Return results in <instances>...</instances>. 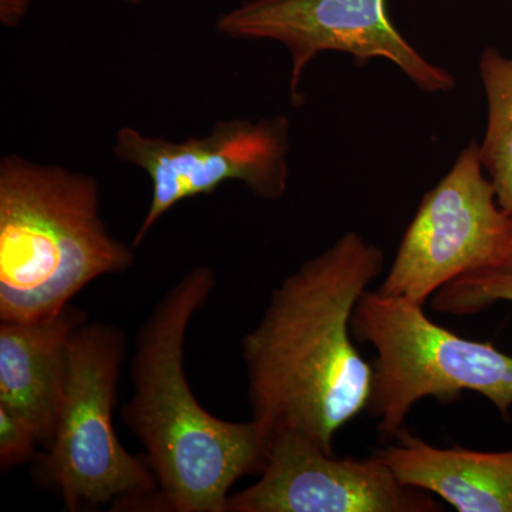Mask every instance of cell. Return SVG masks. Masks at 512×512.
Masks as SVG:
<instances>
[{
	"mask_svg": "<svg viewBox=\"0 0 512 512\" xmlns=\"http://www.w3.org/2000/svg\"><path fill=\"white\" fill-rule=\"evenodd\" d=\"M86 320L70 303L52 318L0 323V406L28 421L45 448L59 421L70 336Z\"/></svg>",
	"mask_w": 512,
	"mask_h": 512,
	"instance_id": "obj_10",
	"label": "cell"
},
{
	"mask_svg": "<svg viewBox=\"0 0 512 512\" xmlns=\"http://www.w3.org/2000/svg\"><path fill=\"white\" fill-rule=\"evenodd\" d=\"M352 332L357 343L376 350L367 412L384 436L404 429L421 400L453 403L466 392L480 394L511 419L512 356L443 328L424 305L367 291L353 313Z\"/></svg>",
	"mask_w": 512,
	"mask_h": 512,
	"instance_id": "obj_5",
	"label": "cell"
},
{
	"mask_svg": "<svg viewBox=\"0 0 512 512\" xmlns=\"http://www.w3.org/2000/svg\"><path fill=\"white\" fill-rule=\"evenodd\" d=\"M434 495L403 484L382 457H335L295 433L272 437L258 481L227 512H439Z\"/></svg>",
	"mask_w": 512,
	"mask_h": 512,
	"instance_id": "obj_9",
	"label": "cell"
},
{
	"mask_svg": "<svg viewBox=\"0 0 512 512\" xmlns=\"http://www.w3.org/2000/svg\"><path fill=\"white\" fill-rule=\"evenodd\" d=\"M214 288L211 268L190 269L154 306L137 336L133 396L121 416L157 478L151 511L227 512L232 485L261 474L268 458L271 439L256 421L212 416L185 376L188 328Z\"/></svg>",
	"mask_w": 512,
	"mask_h": 512,
	"instance_id": "obj_2",
	"label": "cell"
},
{
	"mask_svg": "<svg viewBox=\"0 0 512 512\" xmlns=\"http://www.w3.org/2000/svg\"><path fill=\"white\" fill-rule=\"evenodd\" d=\"M478 70L487 100V126L478 144L481 164L501 207L512 214V56L485 47Z\"/></svg>",
	"mask_w": 512,
	"mask_h": 512,
	"instance_id": "obj_12",
	"label": "cell"
},
{
	"mask_svg": "<svg viewBox=\"0 0 512 512\" xmlns=\"http://www.w3.org/2000/svg\"><path fill=\"white\" fill-rule=\"evenodd\" d=\"M376 450L403 484L439 497L458 512H512V450L436 447L404 427Z\"/></svg>",
	"mask_w": 512,
	"mask_h": 512,
	"instance_id": "obj_11",
	"label": "cell"
},
{
	"mask_svg": "<svg viewBox=\"0 0 512 512\" xmlns=\"http://www.w3.org/2000/svg\"><path fill=\"white\" fill-rule=\"evenodd\" d=\"M126 357L120 326L86 322L73 330L69 372L59 421L37 474L67 511L113 504L151 511L157 478L143 458L131 456L114 431L113 412Z\"/></svg>",
	"mask_w": 512,
	"mask_h": 512,
	"instance_id": "obj_4",
	"label": "cell"
},
{
	"mask_svg": "<svg viewBox=\"0 0 512 512\" xmlns=\"http://www.w3.org/2000/svg\"><path fill=\"white\" fill-rule=\"evenodd\" d=\"M217 29L232 39L274 40L291 56V100L303 73L322 53L350 55L357 64L380 59L392 63L424 93H448L456 79L431 63L397 30L386 0H249L222 15Z\"/></svg>",
	"mask_w": 512,
	"mask_h": 512,
	"instance_id": "obj_8",
	"label": "cell"
},
{
	"mask_svg": "<svg viewBox=\"0 0 512 512\" xmlns=\"http://www.w3.org/2000/svg\"><path fill=\"white\" fill-rule=\"evenodd\" d=\"M127 3H131V5H140L143 0H126Z\"/></svg>",
	"mask_w": 512,
	"mask_h": 512,
	"instance_id": "obj_15",
	"label": "cell"
},
{
	"mask_svg": "<svg viewBox=\"0 0 512 512\" xmlns=\"http://www.w3.org/2000/svg\"><path fill=\"white\" fill-rule=\"evenodd\" d=\"M498 302L512 303V241L494 264L454 279L431 296V308L444 315L471 316Z\"/></svg>",
	"mask_w": 512,
	"mask_h": 512,
	"instance_id": "obj_13",
	"label": "cell"
},
{
	"mask_svg": "<svg viewBox=\"0 0 512 512\" xmlns=\"http://www.w3.org/2000/svg\"><path fill=\"white\" fill-rule=\"evenodd\" d=\"M289 133L286 116L218 121L208 136L183 141L120 128L114 156L141 168L151 181L150 207L131 245L140 247L175 205L212 194L228 181H241L262 200L282 198L289 180Z\"/></svg>",
	"mask_w": 512,
	"mask_h": 512,
	"instance_id": "obj_7",
	"label": "cell"
},
{
	"mask_svg": "<svg viewBox=\"0 0 512 512\" xmlns=\"http://www.w3.org/2000/svg\"><path fill=\"white\" fill-rule=\"evenodd\" d=\"M512 241V214L501 207L471 141L424 194L377 292L426 305L460 276L494 264Z\"/></svg>",
	"mask_w": 512,
	"mask_h": 512,
	"instance_id": "obj_6",
	"label": "cell"
},
{
	"mask_svg": "<svg viewBox=\"0 0 512 512\" xmlns=\"http://www.w3.org/2000/svg\"><path fill=\"white\" fill-rule=\"evenodd\" d=\"M384 264L382 248L350 231L272 291L242 339L252 420L269 439L295 433L333 453L336 434L367 412L373 363L357 348L352 319Z\"/></svg>",
	"mask_w": 512,
	"mask_h": 512,
	"instance_id": "obj_1",
	"label": "cell"
},
{
	"mask_svg": "<svg viewBox=\"0 0 512 512\" xmlns=\"http://www.w3.org/2000/svg\"><path fill=\"white\" fill-rule=\"evenodd\" d=\"M89 174L10 154L0 161V320L52 318L87 285L123 274L134 247L110 234Z\"/></svg>",
	"mask_w": 512,
	"mask_h": 512,
	"instance_id": "obj_3",
	"label": "cell"
},
{
	"mask_svg": "<svg viewBox=\"0 0 512 512\" xmlns=\"http://www.w3.org/2000/svg\"><path fill=\"white\" fill-rule=\"evenodd\" d=\"M39 437L28 421L0 406V468H10L26 463L36 456Z\"/></svg>",
	"mask_w": 512,
	"mask_h": 512,
	"instance_id": "obj_14",
	"label": "cell"
}]
</instances>
